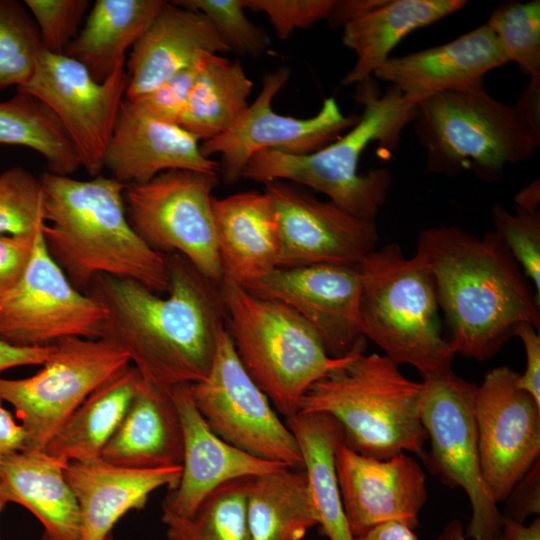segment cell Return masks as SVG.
<instances>
[{"label":"cell","instance_id":"cell-23","mask_svg":"<svg viewBox=\"0 0 540 540\" xmlns=\"http://www.w3.org/2000/svg\"><path fill=\"white\" fill-rule=\"evenodd\" d=\"M227 52L229 47L203 13L165 1L126 60L125 99L134 101L148 94L195 64L203 53Z\"/></svg>","mask_w":540,"mask_h":540},{"label":"cell","instance_id":"cell-14","mask_svg":"<svg viewBox=\"0 0 540 540\" xmlns=\"http://www.w3.org/2000/svg\"><path fill=\"white\" fill-rule=\"evenodd\" d=\"M290 78L287 67L263 76L261 90L252 104L223 134L200 144L201 153L211 158L221 155L220 173L226 185L243 179L252 156L264 149L291 155L318 151L354 126L359 116H346L333 97L324 99L317 114L296 118L274 112L272 101Z\"/></svg>","mask_w":540,"mask_h":540},{"label":"cell","instance_id":"cell-22","mask_svg":"<svg viewBox=\"0 0 540 540\" xmlns=\"http://www.w3.org/2000/svg\"><path fill=\"white\" fill-rule=\"evenodd\" d=\"M104 168L125 185L146 183L173 169L220 173V163L201 153L196 137L147 115L127 99L107 146Z\"/></svg>","mask_w":540,"mask_h":540},{"label":"cell","instance_id":"cell-30","mask_svg":"<svg viewBox=\"0 0 540 540\" xmlns=\"http://www.w3.org/2000/svg\"><path fill=\"white\" fill-rule=\"evenodd\" d=\"M142 379L140 372L129 365L114 374L74 410L44 451L64 464L99 459Z\"/></svg>","mask_w":540,"mask_h":540},{"label":"cell","instance_id":"cell-6","mask_svg":"<svg viewBox=\"0 0 540 540\" xmlns=\"http://www.w3.org/2000/svg\"><path fill=\"white\" fill-rule=\"evenodd\" d=\"M411 124L427 169L447 176L471 170L483 181L497 182L540 146V130L515 103L493 98L483 82L422 100Z\"/></svg>","mask_w":540,"mask_h":540},{"label":"cell","instance_id":"cell-32","mask_svg":"<svg viewBox=\"0 0 540 540\" xmlns=\"http://www.w3.org/2000/svg\"><path fill=\"white\" fill-rule=\"evenodd\" d=\"M249 540H302L317 525L303 469L284 468L250 477Z\"/></svg>","mask_w":540,"mask_h":540},{"label":"cell","instance_id":"cell-10","mask_svg":"<svg viewBox=\"0 0 540 540\" xmlns=\"http://www.w3.org/2000/svg\"><path fill=\"white\" fill-rule=\"evenodd\" d=\"M43 368L23 379L0 378V402L11 404L27 434L25 449L44 450L74 410L102 383L130 363L104 339L65 337Z\"/></svg>","mask_w":540,"mask_h":540},{"label":"cell","instance_id":"cell-13","mask_svg":"<svg viewBox=\"0 0 540 540\" xmlns=\"http://www.w3.org/2000/svg\"><path fill=\"white\" fill-rule=\"evenodd\" d=\"M125 63L103 81H95L77 60L43 50L32 78L17 91L44 103L73 143L83 167L96 177L129 84Z\"/></svg>","mask_w":540,"mask_h":540},{"label":"cell","instance_id":"cell-19","mask_svg":"<svg viewBox=\"0 0 540 540\" xmlns=\"http://www.w3.org/2000/svg\"><path fill=\"white\" fill-rule=\"evenodd\" d=\"M334 463L342 504L353 537L388 522L411 529L427 499L426 476L415 459L399 453L386 459L361 455L341 438Z\"/></svg>","mask_w":540,"mask_h":540},{"label":"cell","instance_id":"cell-50","mask_svg":"<svg viewBox=\"0 0 540 540\" xmlns=\"http://www.w3.org/2000/svg\"><path fill=\"white\" fill-rule=\"evenodd\" d=\"M515 105L527 120L540 130V75L529 77Z\"/></svg>","mask_w":540,"mask_h":540},{"label":"cell","instance_id":"cell-48","mask_svg":"<svg viewBox=\"0 0 540 540\" xmlns=\"http://www.w3.org/2000/svg\"><path fill=\"white\" fill-rule=\"evenodd\" d=\"M383 0H334L326 21L333 29L344 28L382 4Z\"/></svg>","mask_w":540,"mask_h":540},{"label":"cell","instance_id":"cell-11","mask_svg":"<svg viewBox=\"0 0 540 540\" xmlns=\"http://www.w3.org/2000/svg\"><path fill=\"white\" fill-rule=\"evenodd\" d=\"M477 386L452 370L423 379L420 417L431 444L425 460L450 487H461L471 505L467 538L503 536V515L485 485L479 462L474 401Z\"/></svg>","mask_w":540,"mask_h":540},{"label":"cell","instance_id":"cell-43","mask_svg":"<svg viewBox=\"0 0 540 540\" xmlns=\"http://www.w3.org/2000/svg\"><path fill=\"white\" fill-rule=\"evenodd\" d=\"M201 57L195 64L176 73L148 94L130 102L157 120L179 126L200 67Z\"/></svg>","mask_w":540,"mask_h":540},{"label":"cell","instance_id":"cell-7","mask_svg":"<svg viewBox=\"0 0 540 540\" xmlns=\"http://www.w3.org/2000/svg\"><path fill=\"white\" fill-rule=\"evenodd\" d=\"M361 279L360 328L390 360L415 367L423 379L451 371L456 354L442 337L433 278L400 245L373 250L357 265Z\"/></svg>","mask_w":540,"mask_h":540},{"label":"cell","instance_id":"cell-29","mask_svg":"<svg viewBox=\"0 0 540 540\" xmlns=\"http://www.w3.org/2000/svg\"><path fill=\"white\" fill-rule=\"evenodd\" d=\"M163 0H97L64 54L80 62L97 82L126 62V52L147 30Z\"/></svg>","mask_w":540,"mask_h":540},{"label":"cell","instance_id":"cell-27","mask_svg":"<svg viewBox=\"0 0 540 540\" xmlns=\"http://www.w3.org/2000/svg\"><path fill=\"white\" fill-rule=\"evenodd\" d=\"M66 465L44 450L23 449L0 460L3 497L39 520L41 540H80L81 514L64 474Z\"/></svg>","mask_w":540,"mask_h":540},{"label":"cell","instance_id":"cell-39","mask_svg":"<svg viewBox=\"0 0 540 540\" xmlns=\"http://www.w3.org/2000/svg\"><path fill=\"white\" fill-rule=\"evenodd\" d=\"M173 3L203 13L230 52L259 57L270 44L267 34L246 16L243 0H176Z\"/></svg>","mask_w":540,"mask_h":540},{"label":"cell","instance_id":"cell-21","mask_svg":"<svg viewBox=\"0 0 540 540\" xmlns=\"http://www.w3.org/2000/svg\"><path fill=\"white\" fill-rule=\"evenodd\" d=\"M507 63L496 35L485 23L445 44L390 57L374 76L417 105L434 94L481 83L485 74Z\"/></svg>","mask_w":540,"mask_h":540},{"label":"cell","instance_id":"cell-15","mask_svg":"<svg viewBox=\"0 0 540 540\" xmlns=\"http://www.w3.org/2000/svg\"><path fill=\"white\" fill-rule=\"evenodd\" d=\"M104 318L101 304L77 290L51 258L39 232L23 276L0 296V339L23 347L99 339Z\"/></svg>","mask_w":540,"mask_h":540},{"label":"cell","instance_id":"cell-35","mask_svg":"<svg viewBox=\"0 0 540 540\" xmlns=\"http://www.w3.org/2000/svg\"><path fill=\"white\" fill-rule=\"evenodd\" d=\"M249 479L238 478L220 485L205 497L190 517L162 513L168 540H249Z\"/></svg>","mask_w":540,"mask_h":540},{"label":"cell","instance_id":"cell-51","mask_svg":"<svg viewBox=\"0 0 540 540\" xmlns=\"http://www.w3.org/2000/svg\"><path fill=\"white\" fill-rule=\"evenodd\" d=\"M355 540H418L413 529L399 522H388L377 525Z\"/></svg>","mask_w":540,"mask_h":540},{"label":"cell","instance_id":"cell-18","mask_svg":"<svg viewBox=\"0 0 540 540\" xmlns=\"http://www.w3.org/2000/svg\"><path fill=\"white\" fill-rule=\"evenodd\" d=\"M253 295L294 310L333 359L366 345L360 328L361 279L357 266L316 264L276 268L243 286Z\"/></svg>","mask_w":540,"mask_h":540},{"label":"cell","instance_id":"cell-33","mask_svg":"<svg viewBox=\"0 0 540 540\" xmlns=\"http://www.w3.org/2000/svg\"><path fill=\"white\" fill-rule=\"evenodd\" d=\"M252 87L240 61L204 53L179 126L199 142L223 134L248 108Z\"/></svg>","mask_w":540,"mask_h":540},{"label":"cell","instance_id":"cell-20","mask_svg":"<svg viewBox=\"0 0 540 540\" xmlns=\"http://www.w3.org/2000/svg\"><path fill=\"white\" fill-rule=\"evenodd\" d=\"M172 391L182 424L184 450L179 482L163 500L162 513L190 517L220 485L287 468L250 455L217 436L195 407L188 384L176 385Z\"/></svg>","mask_w":540,"mask_h":540},{"label":"cell","instance_id":"cell-40","mask_svg":"<svg viewBox=\"0 0 540 540\" xmlns=\"http://www.w3.org/2000/svg\"><path fill=\"white\" fill-rule=\"evenodd\" d=\"M494 230L500 235L523 273L535 288L540 303V213L516 208L510 213L502 205L492 206Z\"/></svg>","mask_w":540,"mask_h":540},{"label":"cell","instance_id":"cell-34","mask_svg":"<svg viewBox=\"0 0 540 540\" xmlns=\"http://www.w3.org/2000/svg\"><path fill=\"white\" fill-rule=\"evenodd\" d=\"M0 144L29 148L46 162L49 173L69 176L81 167L78 153L54 113L21 91L0 101Z\"/></svg>","mask_w":540,"mask_h":540},{"label":"cell","instance_id":"cell-8","mask_svg":"<svg viewBox=\"0 0 540 540\" xmlns=\"http://www.w3.org/2000/svg\"><path fill=\"white\" fill-rule=\"evenodd\" d=\"M220 287L225 330L242 366L274 409L292 417L309 387L350 354L329 357L314 330L288 306L227 279Z\"/></svg>","mask_w":540,"mask_h":540},{"label":"cell","instance_id":"cell-44","mask_svg":"<svg viewBox=\"0 0 540 540\" xmlns=\"http://www.w3.org/2000/svg\"><path fill=\"white\" fill-rule=\"evenodd\" d=\"M37 234H0V296L23 276L32 257Z\"/></svg>","mask_w":540,"mask_h":540},{"label":"cell","instance_id":"cell-5","mask_svg":"<svg viewBox=\"0 0 540 540\" xmlns=\"http://www.w3.org/2000/svg\"><path fill=\"white\" fill-rule=\"evenodd\" d=\"M365 346L314 382L298 413H320L340 426L343 441L357 453L386 459L411 452L425 459L428 440L420 417L422 382L405 377L385 355Z\"/></svg>","mask_w":540,"mask_h":540},{"label":"cell","instance_id":"cell-37","mask_svg":"<svg viewBox=\"0 0 540 540\" xmlns=\"http://www.w3.org/2000/svg\"><path fill=\"white\" fill-rule=\"evenodd\" d=\"M508 62L529 77L540 75V1H509L497 6L486 23Z\"/></svg>","mask_w":540,"mask_h":540},{"label":"cell","instance_id":"cell-45","mask_svg":"<svg viewBox=\"0 0 540 540\" xmlns=\"http://www.w3.org/2000/svg\"><path fill=\"white\" fill-rule=\"evenodd\" d=\"M514 336L519 337L524 345L526 368L519 374L517 385L529 393L540 405V335L529 323H521L514 329Z\"/></svg>","mask_w":540,"mask_h":540},{"label":"cell","instance_id":"cell-2","mask_svg":"<svg viewBox=\"0 0 540 540\" xmlns=\"http://www.w3.org/2000/svg\"><path fill=\"white\" fill-rule=\"evenodd\" d=\"M415 255L429 270L456 353L484 361L529 323L540 330L539 302L495 231L482 237L454 226L423 229Z\"/></svg>","mask_w":540,"mask_h":540},{"label":"cell","instance_id":"cell-1","mask_svg":"<svg viewBox=\"0 0 540 540\" xmlns=\"http://www.w3.org/2000/svg\"><path fill=\"white\" fill-rule=\"evenodd\" d=\"M165 257L166 297L106 274L95 276L86 294L105 311L100 338L124 350L144 380L174 387L208 375L226 311L220 282L181 254Z\"/></svg>","mask_w":540,"mask_h":540},{"label":"cell","instance_id":"cell-12","mask_svg":"<svg viewBox=\"0 0 540 540\" xmlns=\"http://www.w3.org/2000/svg\"><path fill=\"white\" fill-rule=\"evenodd\" d=\"M188 390L207 425L221 439L260 459L303 469L294 434L242 366L225 329L208 375L188 384Z\"/></svg>","mask_w":540,"mask_h":540},{"label":"cell","instance_id":"cell-26","mask_svg":"<svg viewBox=\"0 0 540 540\" xmlns=\"http://www.w3.org/2000/svg\"><path fill=\"white\" fill-rule=\"evenodd\" d=\"M183 430L172 387L142 379L100 458L112 465L150 469L182 465Z\"/></svg>","mask_w":540,"mask_h":540},{"label":"cell","instance_id":"cell-17","mask_svg":"<svg viewBox=\"0 0 540 540\" xmlns=\"http://www.w3.org/2000/svg\"><path fill=\"white\" fill-rule=\"evenodd\" d=\"M264 185L278 223V268L357 266L376 249V221L361 219L294 183L272 181Z\"/></svg>","mask_w":540,"mask_h":540},{"label":"cell","instance_id":"cell-28","mask_svg":"<svg viewBox=\"0 0 540 540\" xmlns=\"http://www.w3.org/2000/svg\"><path fill=\"white\" fill-rule=\"evenodd\" d=\"M466 4L463 0H383L343 28L342 44L354 51L356 61L342 84H359L371 78L405 36L454 14Z\"/></svg>","mask_w":540,"mask_h":540},{"label":"cell","instance_id":"cell-52","mask_svg":"<svg viewBox=\"0 0 540 540\" xmlns=\"http://www.w3.org/2000/svg\"><path fill=\"white\" fill-rule=\"evenodd\" d=\"M503 535L508 540H540V519L537 517L531 524L524 525L504 518Z\"/></svg>","mask_w":540,"mask_h":540},{"label":"cell","instance_id":"cell-3","mask_svg":"<svg viewBox=\"0 0 540 540\" xmlns=\"http://www.w3.org/2000/svg\"><path fill=\"white\" fill-rule=\"evenodd\" d=\"M42 236L51 258L70 283L87 293L93 278L130 279L154 293H167L164 254L151 249L132 229L126 214L125 184L98 175L90 180L44 173Z\"/></svg>","mask_w":540,"mask_h":540},{"label":"cell","instance_id":"cell-46","mask_svg":"<svg viewBox=\"0 0 540 540\" xmlns=\"http://www.w3.org/2000/svg\"><path fill=\"white\" fill-rule=\"evenodd\" d=\"M505 519L523 523L532 514H539V460L529 469L523 478L515 485L511 493Z\"/></svg>","mask_w":540,"mask_h":540},{"label":"cell","instance_id":"cell-47","mask_svg":"<svg viewBox=\"0 0 540 540\" xmlns=\"http://www.w3.org/2000/svg\"><path fill=\"white\" fill-rule=\"evenodd\" d=\"M54 352V345L23 347L0 339V373L25 365H43Z\"/></svg>","mask_w":540,"mask_h":540},{"label":"cell","instance_id":"cell-24","mask_svg":"<svg viewBox=\"0 0 540 540\" xmlns=\"http://www.w3.org/2000/svg\"><path fill=\"white\" fill-rule=\"evenodd\" d=\"M181 472L182 465L132 469L101 458L69 462L64 474L79 504L80 540H107L125 514L144 508L152 492L175 488Z\"/></svg>","mask_w":540,"mask_h":540},{"label":"cell","instance_id":"cell-42","mask_svg":"<svg viewBox=\"0 0 540 540\" xmlns=\"http://www.w3.org/2000/svg\"><path fill=\"white\" fill-rule=\"evenodd\" d=\"M246 9L264 13L276 36L286 40L297 29L326 20L334 0H243Z\"/></svg>","mask_w":540,"mask_h":540},{"label":"cell","instance_id":"cell-25","mask_svg":"<svg viewBox=\"0 0 540 540\" xmlns=\"http://www.w3.org/2000/svg\"><path fill=\"white\" fill-rule=\"evenodd\" d=\"M213 212L222 279L246 286L278 268V223L265 191L214 197Z\"/></svg>","mask_w":540,"mask_h":540},{"label":"cell","instance_id":"cell-54","mask_svg":"<svg viewBox=\"0 0 540 540\" xmlns=\"http://www.w3.org/2000/svg\"><path fill=\"white\" fill-rule=\"evenodd\" d=\"M437 540H469L464 534L463 527L457 520H452L446 524ZM475 540V539H472ZM495 540H508L504 535Z\"/></svg>","mask_w":540,"mask_h":540},{"label":"cell","instance_id":"cell-49","mask_svg":"<svg viewBox=\"0 0 540 540\" xmlns=\"http://www.w3.org/2000/svg\"><path fill=\"white\" fill-rule=\"evenodd\" d=\"M27 445V434L9 411L0 402V460L6 455L23 450Z\"/></svg>","mask_w":540,"mask_h":540},{"label":"cell","instance_id":"cell-38","mask_svg":"<svg viewBox=\"0 0 540 540\" xmlns=\"http://www.w3.org/2000/svg\"><path fill=\"white\" fill-rule=\"evenodd\" d=\"M46 223L41 179L22 166L0 173V234L34 235Z\"/></svg>","mask_w":540,"mask_h":540},{"label":"cell","instance_id":"cell-53","mask_svg":"<svg viewBox=\"0 0 540 540\" xmlns=\"http://www.w3.org/2000/svg\"><path fill=\"white\" fill-rule=\"evenodd\" d=\"M516 208L525 210V211H536L538 210V203L540 200V182L539 180H534L529 183L527 186L520 189V191L515 195Z\"/></svg>","mask_w":540,"mask_h":540},{"label":"cell","instance_id":"cell-4","mask_svg":"<svg viewBox=\"0 0 540 540\" xmlns=\"http://www.w3.org/2000/svg\"><path fill=\"white\" fill-rule=\"evenodd\" d=\"M372 78L357 84L355 99L363 111L357 123L324 148L306 155L273 149L255 153L243 179L266 184L287 181L326 195L349 213L368 221L376 217L387 199L392 174L386 168L358 172L363 151L372 142L387 152L396 151L402 132L416 117L417 105L388 86L384 94Z\"/></svg>","mask_w":540,"mask_h":540},{"label":"cell","instance_id":"cell-55","mask_svg":"<svg viewBox=\"0 0 540 540\" xmlns=\"http://www.w3.org/2000/svg\"><path fill=\"white\" fill-rule=\"evenodd\" d=\"M7 502L5 500V498L3 497L1 491H0V513L2 512V510L4 509V507L6 506ZM0 540H3L0 536Z\"/></svg>","mask_w":540,"mask_h":540},{"label":"cell","instance_id":"cell-36","mask_svg":"<svg viewBox=\"0 0 540 540\" xmlns=\"http://www.w3.org/2000/svg\"><path fill=\"white\" fill-rule=\"evenodd\" d=\"M43 50L40 32L25 4L0 0V90L25 85Z\"/></svg>","mask_w":540,"mask_h":540},{"label":"cell","instance_id":"cell-41","mask_svg":"<svg viewBox=\"0 0 540 540\" xmlns=\"http://www.w3.org/2000/svg\"><path fill=\"white\" fill-rule=\"evenodd\" d=\"M40 32L44 50L64 54L89 9L88 0H25Z\"/></svg>","mask_w":540,"mask_h":540},{"label":"cell","instance_id":"cell-16","mask_svg":"<svg viewBox=\"0 0 540 540\" xmlns=\"http://www.w3.org/2000/svg\"><path fill=\"white\" fill-rule=\"evenodd\" d=\"M506 366L490 370L474 401L481 473L494 502L505 500L539 460L540 405Z\"/></svg>","mask_w":540,"mask_h":540},{"label":"cell","instance_id":"cell-31","mask_svg":"<svg viewBox=\"0 0 540 540\" xmlns=\"http://www.w3.org/2000/svg\"><path fill=\"white\" fill-rule=\"evenodd\" d=\"M303 460L317 525L329 540H355L343 509L334 463V447L343 438L339 424L320 413H297L286 419Z\"/></svg>","mask_w":540,"mask_h":540},{"label":"cell","instance_id":"cell-9","mask_svg":"<svg viewBox=\"0 0 540 540\" xmlns=\"http://www.w3.org/2000/svg\"><path fill=\"white\" fill-rule=\"evenodd\" d=\"M219 174L167 170L124 190L132 229L153 250L184 256L201 273L221 282L213 212V190Z\"/></svg>","mask_w":540,"mask_h":540}]
</instances>
